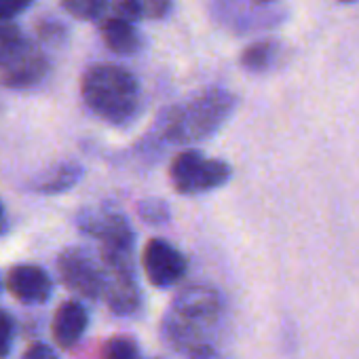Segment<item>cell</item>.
I'll use <instances>...</instances> for the list:
<instances>
[{"label":"cell","instance_id":"6da1fadb","mask_svg":"<svg viewBox=\"0 0 359 359\" xmlns=\"http://www.w3.org/2000/svg\"><path fill=\"white\" fill-rule=\"evenodd\" d=\"M224 319V294L210 283H193L177 290L163 313L161 340L167 348L189 357L214 346Z\"/></svg>","mask_w":359,"mask_h":359},{"label":"cell","instance_id":"7a4b0ae2","mask_svg":"<svg viewBox=\"0 0 359 359\" xmlns=\"http://www.w3.org/2000/svg\"><path fill=\"white\" fill-rule=\"evenodd\" d=\"M237 108V97L226 89H205L191 100L167 108L142 142L144 154L167 148L193 146L216 135Z\"/></svg>","mask_w":359,"mask_h":359},{"label":"cell","instance_id":"3957f363","mask_svg":"<svg viewBox=\"0 0 359 359\" xmlns=\"http://www.w3.org/2000/svg\"><path fill=\"white\" fill-rule=\"evenodd\" d=\"M81 95L87 108L110 125H127L135 118L142 102L137 79L112 64L91 66L81 81Z\"/></svg>","mask_w":359,"mask_h":359},{"label":"cell","instance_id":"277c9868","mask_svg":"<svg viewBox=\"0 0 359 359\" xmlns=\"http://www.w3.org/2000/svg\"><path fill=\"white\" fill-rule=\"evenodd\" d=\"M49 72L45 53L11 22H0V83L24 89L41 83Z\"/></svg>","mask_w":359,"mask_h":359},{"label":"cell","instance_id":"5b68a950","mask_svg":"<svg viewBox=\"0 0 359 359\" xmlns=\"http://www.w3.org/2000/svg\"><path fill=\"white\" fill-rule=\"evenodd\" d=\"M135 245H104L102 248V271H104V294L108 309L118 317H131L142 306V290L135 275L133 260Z\"/></svg>","mask_w":359,"mask_h":359},{"label":"cell","instance_id":"8992f818","mask_svg":"<svg viewBox=\"0 0 359 359\" xmlns=\"http://www.w3.org/2000/svg\"><path fill=\"white\" fill-rule=\"evenodd\" d=\"M233 175V169L226 161L208 158L195 148L175 154L169 167V180L177 195L197 197L222 189Z\"/></svg>","mask_w":359,"mask_h":359},{"label":"cell","instance_id":"52a82bcc","mask_svg":"<svg viewBox=\"0 0 359 359\" xmlns=\"http://www.w3.org/2000/svg\"><path fill=\"white\" fill-rule=\"evenodd\" d=\"M57 269L62 281L74 294L97 300L104 294V271L102 262L97 264L93 256L83 248H68L57 258Z\"/></svg>","mask_w":359,"mask_h":359},{"label":"cell","instance_id":"ba28073f","mask_svg":"<svg viewBox=\"0 0 359 359\" xmlns=\"http://www.w3.org/2000/svg\"><path fill=\"white\" fill-rule=\"evenodd\" d=\"M142 266H144V273H146L148 281L154 287L167 290V287L177 285L187 277L189 260L175 245H171L169 241L156 237V239H150L144 245Z\"/></svg>","mask_w":359,"mask_h":359},{"label":"cell","instance_id":"9c48e42d","mask_svg":"<svg viewBox=\"0 0 359 359\" xmlns=\"http://www.w3.org/2000/svg\"><path fill=\"white\" fill-rule=\"evenodd\" d=\"M76 226L104 245H135V233L125 214L112 208H85L76 216Z\"/></svg>","mask_w":359,"mask_h":359},{"label":"cell","instance_id":"30bf717a","mask_svg":"<svg viewBox=\"0 0 359 359\" xmlns=\"http://www.w3.org/2000/svg\"><path fill=\"white\" fill-rule=\"evenodd\" d=\"M9 292L24 304H43L49 300L53 283L51 277L34 264L13 266L7 279Z\"/></svg>","mask_w":359,"mask_h":359},{"label":"cell","instance_id":"8fae6325","mask_svg":"<svg viewBox=\"0 0 359 359\" xmlns=\"http://www.w3.org/2000/svg\"><path fill=\"white\" fill-rule=\"evenodd\" d=\"M89 325V313L79 300L64 302L53 315V338L62 348L74 346Z\"/></svg>","mask_w":359,"mask_h":359},{"label":"cell","instance_id":"7c38bea8","mask_svg":"<svg viewBox=\"0 0 359 359\" xmlns=\"http://www.w3.org/2000/svg\"><path fill=\"white\" fill-rule=\"evenodd\" d=\"M100 32H102L106 47L116 55H133L140 49V34L129 22L104 20L100 24Z\"/></svg>","mask_w":359,"mask_h":359},{"label":"cell","instance_id":"4fadbf2b","mask_svg":"<svg viewBox=\"0 0 359 359\" xmlns=\"http://www.w3.org/2000/svg\"><path fill=\"white\" fill-rule=\"evenodd\" d=\"M81 177H83V167L81 165H76V163H62V165H57L49 173L47 180H43L39 189L43 193H49V195L66 193V191H70L79 182Z\"/></svg>","mask_w":359,"mask_h":359},{"label":"cell","instance_id":"5bb4252c","mask_svg":"<svg viewBox=\"0 0 359 359\" xmlns=\"http://www.w3.org/2000/svg\"><path fill=\"white\" fill-rule=\"evenodd\" d=\"M275 53L277 47L271 41H262L256 45H250L243 53H241V66L250 72H264L273 66L275 62Z\"/></svg>","mask_w":359,"mask_h":359},{"label":"cell","instance_id":"9a60e30c","mask_svg":"<svg viewBox=\"0 0 359 359\" xmlns=\"http://www.w3.org/2000/svg\"><path fill=\"white\" fill-rule=\"evenodd\" d=\"M110 0H62V7L76 20L95 22L104 20L108 13Z\"/></svg>","mask_w":359,"mask_h":359},{"label":"cell","instance_id":"2e32d148","mask_svg":"<svg viewBox=\"0 0 359 359\" xmlns=\"http://www.w3.org/2000/svg\"><path fill=\"white\" fill-rule=\"evenodd\" d=\"M137 216L148 226H165L171 220V208L165 199L146 197L137 203Z\"/></svg>","mask_w":359,"mask_h":359},{"label":"cell","instance_id":"e0dca14e","mask_svg":"<svg viewBox=\"0 0 359 359\" xmlns=\"http://www.w3.org/2000/svg\"><path fill=\"white\" fill-rule=\"evenodd\" d=\"M102 357L104 359H142V351L131 336H112L110 340H106Z\"/></svg>","mask_w":359,"mask_h":359},{"label":"cell","instance_id":"ac0fdd59","mask_svg":"<svg viewBox=\"0 0 359 359\" xmlns=\"http://www.w3.org/2000/svg\"><path fill=\"white\" fill-rule=\"evenodd\" d=\"M142 18H144V3L142 0H110L108 13L104 20H123V22L133 24Z\"/></svg>","mask_w":359,"mask_h":359},{"label":"cell","instance_id":"d6986e66","mask_svg":"<svg viewBox=\"0 0 359 359\" xmlns=\"http://www.w3.org/2000/svg\"><path fill=\"white\" fill-rule=\"evenodd\" d=\"M13 340V319L9 313L0 309V359H5L11 351Z\"/></svg>","mask_w":359,"mask_h":359},{"label":"cell","instance_id":"ffe728a7","mask_svg":"<svg viewBox=\"0 0 359 359\" xmlns=\"http://www.w3.org/2000/svg\"><path fill=\"white\" fill-rule=\"evenodd\" d=\"M34 0H0V22H11L20 13H24Z\"/></svg>","mask_w":359,"mask_h":359},{"label":"cell","instance_id":"44dd1931","mask_svg":"<svg viewBox=\"0 0 359 359\" xmlns=\"http://www.w3.org/2000/svg\"><path fill=\"white\" fill-rule=\"evenodd\" d=\"M36 32L47 43H60L66 36V28L62 24H57V22H41Z\"/></svg>","mask_w":359,"mask_h":359},{"label":"cell","instance_id":"7402d4cb","mask_svg":"<svg viewBox=\"0 0 359 359\" xmlns=\"http://www.w3.org/2000/svg\"><path fill=\"white\" fill-rule=\"evenodd\" d=\"M22 359H57V355H55V351H53L49 344L36 342V344H32V346L24 353Z\"/></svg>","mask_w":359,"mask_h":359},{"label":"cell","instance_id":"603a6c76","mask_svg":"<svg viewBox=\"0 0 359 359\" xmlns=\"http://www.w3.org/2000/svg\"><path fill=\"white\" fill-rule=\"evenodd\" d=\"M167 9V0H144V18H163Z\"/></svg>","mask_w":359,"mask_h":359},{"label":"cell","instance_id":"cb8c5ba5","mask_svg":"<svg viewBox=\"0 0 359 359\" xmlns=\"http://www.w3.org/2000/svg\"><path fill=\"white\" fill-rule=\"evenodd\" d=\"M189 359H220V355H218L216 346H210V348H201V351L189 355Z\"/></svg>","mask_w":359,"mask_h":359},{"label":"cell","instance_id":"d4e9b609","mask_svg":"<svg viewBox=\"0 0 359 359\" xmlns=\"http://www.w3.org/2000/svg\"><path fill=\"white\" fill-rule=\"evenodd\" d=\"M5 229H7V218H5L3 205H0V233H5Z\"/></svg>","mask_w":359,"mask_h":359},{"label":"cell","instance_id":"484cf974","mask_svg":"<svg viewBox=\"0 0 359 359\" xmlns=\"http://www.w3.org/2000/svg\"><path fill=\"white\" fill-rule=\"evenodd\" d=\"M256 5H269V3H273V0H254Z\"/></svg>","mask_w":359,"mask_h":359},{"label":"cell","instance_id":"4316f807","mask_svg":"<svg viewBox=\"0 0 359 359\" xmlns=\"http://www.w3.org/2000/svg\"><path fill=\"white\" fill-rule=\"evenodd\" d=\"M342 3H353V0H342Z\"/></svg>","mask_w":359,"mask_h":359},{"label":"cell","instance_id":"83f0119b","mask_svg":"<svg viewBox=\"0 0 359 359\" xmlns=\"http://www.w3.org/2000/svg\"><path fill=\"white\" fill-rule=\"evenodd\" d=\"M156 359H163V357H156Z\"/></svg>","mask_w":359,"mask_h":359}]
</instances>
